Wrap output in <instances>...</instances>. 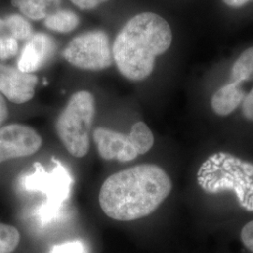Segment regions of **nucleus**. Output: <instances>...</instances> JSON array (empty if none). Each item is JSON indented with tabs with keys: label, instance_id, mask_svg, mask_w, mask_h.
Listing matches in <instances>:
<instances>
[{
	"label": "nucleus",
	"instance_id": "16",
	"mask_svg": "<svg viewBox=\"0 0 253 253\" xmlns=\"http://www.w3.org/2000/svg\"><path fill=\"white\" fill-rule=\"evenodd\" d=\"M5 21V27L10 33V36L18 40H27L33 35V29L27 19L19 14L9 15Z\"/></svg>",
	"mask_w": 253,
	"mask_h": 253
},
{
	"label": "nucleus",
	"instance_id": "2",
	"mask_svg": "<svg viewBox=\"0 0 253 253\" xmlns=\"http://www.w3.org/2000/svg\"><path fill=\"white\" fill-rule=\"evenodd\" d=\"M172 34L167 21L153 12H142L128 20L112 49L118 71L130 81L150 76L156 57L171 46Z\"/></svg>",
	"mask_w": 253,
	"mask_h": 253
},
{
	"label": "nucleus",
	"instance_id": "14",
	"mask_svg": "<svg viewBox=\"0 0 253 253\" xmlns=\"http://www.w3.org/2000/svg\"><path fill=\"white\" fill-rule=\"evenodd\" d=\"M232 82L241 84L253 79V47L244 51L236 59L231 71Z\"/></svg>",
	"mask_w": 253,
	"mask_h": 253
},
{
	"label": "nucleus",
	"instance_id": "22",
	"mask_svg": "<svg viewBox=\"0 0 253 253\" xmlns=\"http://www.w3.org/2000/svg\"><path fill=\"white\" fill-rule=\"evenodd\" d=\"M76 7L83 10H88L97 8L99 5L109 0H70Z\"/></svg>",
	"mask_w": 253,
	"mask_h": 253
},
{
	"label": "nucleus",
	"instance_id": "19",
	"mask_svg": "<svg viewBox=\"0 0 253 253\" xmlns=\"http://www.w3.org/2000/svg\"><path fill=\"white\" fill-rule=\"evenodd\" d=\"M240 236L245 247L253 253V220L248 222L242 228Z\"/></svg>",
	"mask_w": 253,
	"mask_h": 253
},
{
	"label": "nucleus",
	"instance_id": "17",
	"mask_svg": "<svg viewBox=\"0 0 253 253\" xmlns=\"http://www.w3.org/2000/svg\"><path fill=\"white\" fill-rule=\"evenodd\" d=\"M21 235L12 225L0 222V253H12L18 247Z\"/></svg>",
	"mask_w": 253,
	"mask_h": 253
},
{
	"label": "nucleus",
	"instance_id": "3",
	"mask_svg": "<svg viewBox=\"0 0 253 253\" xmlns=\"http://www.w3.org/2000/svg\"><path fill=\"white\" fill-rule=\"evenodd\" d=\"M201 189L210 194L233 191L241 208L253 212V163L233 154H212L197 172Z\"/></svg>",
	"mask_w": 253,
	"mask_h": 253
},
{
	"label": "nucleus",
	"instance_id": "15",
	"mask_svg": "<svg viewBox=\"0 0 253 253\" xmlns=\"http://www.w3.org/2000/svg\"><path fill=\"white\" fill-rule=\"evenodd\" d=\"M128 135L138 155L147 153L154 145L153 133L148 126L142 121L136 122Z\"/></svg>",
	"mask_w": 253,
	"mask_h": 253
},
{
	"label": "nucleus",
	"instance_id": "21",
	"mask_svg": "<svg viewBox=\"0 0 253 253\" xmlns=\"http://www.w3.org/2000/svg\"><path fill=\"white\" fill-rule=\"evenodd\" d=\"M52 253H84V251L80 243L73 242L54 247Z\"/></svg>",
	"mask_w": 253,
	"mask_h": 253
},
{
	"label": "nucleus",
	"instance_id": "1",
	"mask_svg": "<svg viewBox=\"0 0 253 253\" xmlns=\"http://www.w3.org/2000/svg\"><path fill=\"white\" fill-rule=\"evenodd\" d=\"M172 181L163 168L141 164L110 175L99 194L100 208L107 217L131 221L149 216L172 191Z\"/></svg>",
	"mask_w": 253,
	"mask_h": 253
},
{
	"label": "nucleus",
	"instance_id": "25",
	"mask_svg": "<svg viewBox=\"0 0 253 253\" xmlns=\"http://www.w3.org/2000/svg\"><path fill=\"white\" fill-rule=\"evenodd\" d=\"M4 28H6V27H5V21L3 19L0 18V32L3 31Z\"/></svg>",
	"mask_w": 253,
	"mask_h": 253
},
{
	"label": "nucleus",
	"instance_id": "10",
	"mask_svg": "<svg viewBox=\"0 0 253 253\" xmlns=\"http://www.w3.org/2000/svg\"><path fill=\"white\" fill-rule=\"evenodd\" d=\"M55 49V42L52 37L44 33L32 35L19 56V70L24 73H35L53 57Z\"/></svg>",
	"mask_w": 253,
	"mask_h": 253
},
{
	"label": "nucleus",
	"instance_id": "23",
	"mask_svg": "<svg viewBox=\"0 0 253 253\" xmlns=\"http://www.w3.org/2000/svg\"><path fill=\"white\" fill-rule=\"evenodd\" d=\"M9 117V109L3 95L0 93V126L7 120Z\"/></svg>",
	"mask_w": 253,
	"mask_h": 253
},
{
	"label": "nucleus",
	"instance_id": "7",
	"mask_svg": "<svg viewBox=\"0 0 253 253\" xmlns=\"http://www.w3.org/2000/svg\"><path fill=\"white\" fill-rule=\"evenodd\" d=\"M42 145V137L31 126L24 124L0 126V163L31 156Z\"/></svg>",
	"mask_w": 253,
	"mask_h": 253
},
{
	"label": "nucleus",
	"instance_id": "13",
	"mask_svg": "<svg viewBox=\"0 0 253 253\" xmlns=\"http://www.w3.org/2000/svg\"><path fill=\"white\" fill-rule=\"evenodd\" d=\"M80 18L72 10L57 9L44 19L45 27L59 33H68L78 27Z\"/></svg>",
	"mask_w": 253,
	"mask_h": 253
},
{
	"label": "nucleus",
	"instance_id": "20",
	"mask_svg": "<svg viewBox=\"0 0 253 253\" xmlns=\"http://www.w3.org/2000/svg\"><path fill=\"white\" fill-rule=\"evenodd\" d=\"M242 114L246 119L253 121V87L242 102Z\"/></svg>",
	"mask_w": 253,
	"mask_h": 253
},
{
	"label": "nucleus",
	"instance_id": "4",
	"mask_svg": "<svg viewBox=\"0 0 253 253\" xmlns=\"http://www.w3.org/2000/svg\"><path fill=\"white\" fill-rule=\"evenodd\" d=\"M95 113L94 96L89 91L81 90L70 98L56 119V133L67 151L74 158H83L89 151Z\"/></svg>",
	"mask_w": 253,
	"mask_h": 253
},
{
	"label": "nucleus",
	"instance_id": "18",
	"mask_svg": "<svg viewBox=\"0 0 253 253\" xmlns=\"http://www.w3.org/2000/svg\"><path fill=\"white\" fill-rule=\"evenodd\" d=\"M18 42L11 36H0V59L6 60L18 53Z\"/></svg>",
	"mask_w": 253,
	"mask_h": 253
},
{
	"label": "nucleus",
	"instance_id": "8",
	"mask_svg": "<svg viewBox=\"0 0 253 253\" xmlns=\"http://www.w3.org/2000/svg\"><path fill=\"white\" fill-rule=\"evenodd\" d=\"M37 84L38 77L34 73L0 63V93L11 102L23 104L32 100Z\"/></svg>",
	"mask_w": 253,
	"mask_h": 253
},
{
	"label": "nucleus",
	"instance_id": "6",
	"mask_svg": "<svg viewBox=\"0 0 253 253\" xmlns=\"http://www.w3.org/2000/svg\"><path fill=\"white\" fill-rule=\"evenodd\" d=\"M55 167L51 172H47L42 165L35 164V171L26 175L22 180L24 188L27 190L42 191L46 195L45 206L42 208L43 214L49 215V211H54L68 199L73 179L58 161H54Z\"/></svg>",
	"mask_w": 253,
	"mask_h": 253
},
{
	"label": "nucleus",
	"instance_id": "5",
	"mask_svg": "<svg viewBox=\"0 0 253 253\" xmlns=\"http://www.w3.org/2000/svg\"><path fill=\"white\" fill-rule=\"evenodd\" d=\"M64 58L74 67L99 72L113 64V52L104 31L94 30L74 38L65 48Z\"/></svg>",
	"mask_w": 253,
	"mask_h": 253
},
{
	"label": "nucleus",
	"instance_id": "12",
	"mask_svg": "<svg viewBox=\"0 0 253 253\" xmlns=\"http://www.w3.org/2000/svg\"><path fill=\"white\" fill-rule=\"evenodd\" d=\"M61 0H12V5L18 7L21 12L31 20L45 19L57 10Z\"/></svg>",
	"mask_w": 253,
	"mask_h": 253
},
{
	"label": "nucleus",
	"instance_id": "11",
	"mask_svg": "<svg viewBox=\"0 0 253 253\" xmlns=\"http://www.w3.org/2000/svg\"><path fill=\"white\" fill-rule=\"evenodd\" d=\"M245 97L241 84L231 82L215 92L211 99V107L217 116L227 117L243 102Z\"/></svg>",
	"mask_w": 253,
	"mask_h": 253
},
{
	"label": "nucleus",
	"instance_id": "24",
	"mask_svg": "<svg viewBox=\"0 0 253 253\" xmlns=\"http://www.w3.org/2000/svg\"><path fill=\"white\" fill-rule=\"evenodd\" d=\"M227 6L232 7V8H240L243 7L249 2L253 1V0H222Z\"/></svg>",
	"mask_w": 253,
	"mask_h": 253
},
{
	"label": "nucleus",
	"instance_id": "9",
	"mask_svg": "<svg viewBox=\"0 0 253 253\" xmlns=\"http://www.w3.org/2000/svg\"><path fill=\"white\" fill-rule=\"evenodd\" d=\"M93 140L100 158L105 161L128 163L139 156L128 134L98 127L93 132Z\"/></svg>",
	"mask_w": 253,
	"mask_h": 253
}]
</instances>
